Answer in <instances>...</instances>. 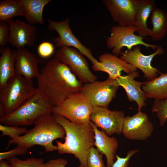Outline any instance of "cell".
<instances>
[{
	"instance_id": "6da1fadb",
	"label": "cell",
	"mask_w": 167,
	"mask_h": 167,
	"mask_svg": "<svg viewBox=\"0 0 167 167\" xmlns=\"http://www.w3.org/2000/svg\"><path fill=\"white\" fill-rule=\"evenodd\" d=\"M37 78V88L54 106L80 92L83 85L68 66L54 58L46 63Z\"/></svg>"
},
{
	"instance_id": "7a4b0ae2",
	"label": "cell",
	"mask_w": 167,
	"mask_h": 167,
	"mask_svg": "<svg viewBox=\"0 0 167 167\" xmlns=\"http://www.w3.org/2000/svg\"><path fill=\"white\" fill-rule=\"evenodd\" d=\"M56 122L64 129L65 141L56 140L58 153L74 155L79 161L77 167H87V157L90 148L94 146L95 134L89 123L79 125L74 123L61 115L52 113Z\"/></svg>"
},
{
	"instance_id": "3957f363",
	"label": "cell",
	"mask_w": 167,
	"mask_h": 167,
	"mask_svg": "<svg viewBox=\"0 0 167 167\" xmlns=\"http://www.w3.org/2000/svg\"><path fill=\"white\" fill-rule=\"evenodd\" d=\"M34 125V127L23 135L9 139L8 147L15 144L29 149L38 145L44 147L45 152L57 150V147L53 145V142L57 139H65V132L53 115L48 113L41 116Z\"/></svg>"
},
{
	"instance_id": "277c9868",
	"label": "cell",
	"mask_w": 167,
	"mask_h": 167,
	"mask_svg": "<svg viewBox=\"0 0 167 167\" xmlns=\"http://www.w3.org/2000/svg\"><path fill=\"white\" fill-rule=\"evenodd\" d=\"M37 88L36 93L16 109L0 118L1 124L9 126H29L34 125L41 116L52 113L54 105Z\"/></svg>"
},
{
	"instance_id": "5b68a950",
	"label": "cell",
	"mask_w": 167,
	"mask_h": 167,
	"mask_svg": "<svg viewBox=\"0 0 167 167\" xmlns=\"http://www.w3.org/2000/svg\"><path fill=\"white\" fill-rule=\"evenodd\" d=\"M31 79L16 75L0 89V101L4 106L6 115L14 111L35 94L37 91Z\"/></svg>"
},
{
	"instance_id": "8992f818",
	"label": "cell",
	"mask_w": 167,
	"mask_h": 167,
	"mask_svg": "<svg viewBox=\"0 0 167 167\" xmlns=\"http://www.w3.org/2000/svg\"><path fill=\"white\" fill-rule=\"evenodd\" d=\"M93 107L88 98L80 92L72 94L59 105H54L52 113L79 125L90 123Z\"/></svg>"
},
{
	"instance_id": "52a82bcc",
	"label": "cell",
	"mask_w": 167,
	"mask_h": 167,
	"mask_svg": "<svg viewBox=\"0 0 167 167\" xmlns=\"http://www.w3.org/2000/svg\"><path fill=\"white\" fill-rule=\"evenodd\" d=\"M136 30L135 26L117 25L113 26L110 30V35L106 39L107 47L111 49L113 54L117 56L120 55L123 47L130 49L135 46L142 45L147 49L151 48L155 50L157 48L158 45L147 44L143 41L144 38L135 34Z\"/></svg>"
},
{
	"instance_id": "ba28073f",
	"label": "cell",
	"mask_w": 167,
	"mask_h": 167,
	"mask_svg": "<svg viewBox=\"0 0 167 167\" xmlns=\"http://www.w3.org/2000/svg\"><path fill=\"white\" fill-rule=\"evenodd\" d=\"M78 50L66 46L58 48L54 58L67 65L73 73L83 83L97 80V77L90 70L88 63Z\"/></svg>"
},
{
	"instance_id": "9c48e42d",
	"label": "cell",
	"mask_w": 167,
	"mask_h": 167,
	"mask_svg": "<svg viewBox=\"0 0 167 167\" xmlns=\"http://www.w3.org/2000/svg\"><path fill=\"white\" fill-rule=\"evenodd\" d=\"M118 87L115 79L108 77L103 81L85 84L80 92L88 98L92 107L108 108L115 98Z\"/></svg>"
},
{
	"instance_id": "30bf717a",
	"label": "cell",
	"mask_w": 167,
	"mask_h": 167,
	"mask_svg": "<svg viewBox=\"0 0 167 167\" xmlns=\"http://www.w3.org/2000/svg\"><path fill=\"white\" fill-rule=\"evenodd\" d=\"M48 30L55 31L59 35L53 39L57 47H73L86 57L93 64L98 61L93 56L91 50L82 44L74 35L70 27L69 18L60 21L48 19Z\"/></svg>"
},
{
	"instance_id": "8fae6325",
	"label": "cell",
	"mask_w": 167,
	"mask_h": 167,
	"mask_svg": "<svg viewBox=\"0 0 167 167\" xmlns=\"http://www.w3.org/2000/svg\"><path fill=\"white\" fill-rule=\"evenodd\" d=\"M125 118L122 111H111L107 107H93L90 119L97 127L101 128L110 136L122 133Z\"/></svg>"
},
{
	"instance_id": "7c38bea8",
	"label": "cell",
	"mask_w": 167,
	"mask_h": 167,
	"mask_svg": "<svg viewBox=\"0 0 167 167\" xmlns=\"http://www.w3.org/2000/svg\"><path fill=\"white\" fill-rule=\"evenodd\" d=\"M141 0H104L113 20L122 26H134Z\"/></svg>"
},
{
	"instance_id": "4fadbf2b",
	"label": "cell",
	"mask_w": 167,
	"mask_h": 167,
	"mask_svg": "<svg viewBox=\"0 0 167 167\" xmlns=\"http://www.w3.org/2000/svg\"><path fill=\"white\" fill-rule=\"evenodd\" d=\"M133 48V49L122 51L120 55V58L140 70L148 80L156 77L160 72L156 68L152 66L151 62L155 56L163 54L164 50L162 47L158 45L154 52L148 55L142 54L138 45Z\"/></svg>"
},
{
	"instance_id": "5bb4252c",
	"label": "cell",
	"mask_w": 167,
	"mask_h": 167,
	"mask_svg": "<svg viewBox=\"0 0 167 167\" xmlns=\"http://www.w3.org/2000/svg\"><path fill=\"white\" fill-rule=\"evenodd\" d=\"M153 130L148 115L141 111L132 116L126 117L122 133L129 140H143L151 136Z\"/></svg>"
},
{
	"instance_id": "9a60e30c",
	"label": "cell",
	"mask_w": 167,
	"mask_h": 167,
	"mask_svg": "<svg viewBox=\"0 0 167 167\" xmlns=\"http://www.w3.org/2000/svg\"><path fill=\"white\" fill-rule=\"evenodd\" d=\"M10 28L9 43L16 49L24 47H32L36 37V28L33 25L20 19L8 23Z\"/></svg>"
},
{
	"instance_id": "2e32d148",
	"label": "cell",
	"mask_w": 167,
	"mask_h": 167,
	"mask_svg": "<svg viewBox=\"0 0 167 167\" xmlns=\"http://www.w3.org/2000/svg\"><path fill=\"white\" fill-rule=\"evenodd\" d=\"M98 60L97 62L93 64V70L106 72L109 75V78L112 79H115L121 75L122 71L128 74L137 71L136 67L113 54L104 53L99 56Z\"/></svg>"
},
{
	"instance_id": "e0dca14e",
	"label": "cell",
	"mask_w": 167,
	"mask_h": 167,
	"mask_svg": "<svg viewBox=\"0 0 167 167\" xmlns=\"http://www.w3.org/2000/svg\"><path fill=\"white\" fill-rule=\"evenodd\" d=\"M15 72L16 75L31 79L40 74L39 60L35 54L25 47L16 49Z\"/></svg>"
},
{
	"instance_id": "ac0fdd59",
	"label": "cell",
	"mask_w": 167,
	"mask_h": 167,
	"mask_svg": "<svg viewBox=\"0 0 167 167\" xmlns=\"http://www.w3.org/2000/svg\"><path fill=\"white\" fill-rule=\"evenodd\" d=\"M139 75V72L135 71L126 75H121L115 79L117 85L125 89L129 101H135L138 106V111H141L142 108L146 105L145 101L147 97L141 89L143 82L135 79Z\"/></svg>"
},
{
	"instance_id": "d6986e66",
	"label": "cell",
	"mask_w": 167,
	"mask_h": 167,
	"mask_svg": "<svg viewBox=\"0 0 167 167\" xmlns=\"http://www.w3.org/2000/svg\"><path fill=\"white\" fill-rule=\"evenodd\" d=\"M95 134L94 146L101 155H104L107 161L106 167H111L114 163L116 152L118 146V141L114 137L108 136L105 131L101 129L99 130L92 122Z\"/></svg>"
},
{
	"instance_id": "ffe728a7",
	"label": "cell",
	"mask_w": 167,
	"mask_h": 167,
	"mask_svg": "<svg viewBox=\"0 0 167 167\" xmlns=\"http://www.w3.org/2000/svg\"><path fill=\"white\" fill-rule=\"evenodd\" d=\"M16 53V50L8 46L2 49L0 57V89L11 78L16 75L15 66Z\"/></svg>"
},
{
	"instance_id": "44dd1931",
	"label": "cell",
	"mask_w": 167,
	"mask_h": 167,
	"mask_svg": "<svg viewBox=\"0 0 167 167\" xmlns=\"http://www.w3.org/2000/svg\"><path fill=\"white\" fill-rule=\"evenodd\" d=\"M23 12V16L30 24L43 25L44 21L42 16L45 6L51 0H20Z\"/></svg>"
},
{
	"instance_id": "7402d4cb",
	"label": "cell",
	"mask_w": 167,
	"mask_h": 167,
	"mask_svg": "<svg viewBox=\"0 0 167 167\" xmlns=\"http://www.w3.org/2000/svg\"><path fill=\"white\" fill-rule=\"evenodd\" d=\"M155 3L151 0H141L136 15L135 26L139 35L142 37L150 36L151 29L147 26V21L155 7Z\"/></svg>"
},
{
	"instance_id": "603a6c76",
	"label": "cell",
	"mask_w": 167,
	"mask_h": 167,
	"mask_svg": "<svg viewBox=\"0 0 167 167\" xmlns=\"http://www.w3.org/2000/svg\"><path fill=\"white\" fill-rule=\"evenodd\" d=\"M157 77L143 82V91L147 98L162 99L167 98V73H160Z\"/></svg>"
},
{
	"instance_id": "cb8c5ba5",
	"label": "cell",
	"mask_w": 167,
	"mask_h": 167,
	"mask_svg": "<svg viewBox=\"0 0 167 167\" xmlns=\"http://www.w3.org/2000/svg\"><path fill=\"white\" fill-rule=\"evenodd\" d=\"M152 25L150 37L153 41L162 39L167 32V13L156 6L150 15Z\"/></svg>"
},
{
	"instance_id": "d4e9b609",
	"label": "cell",
	"mask_w": 167,
	"mask_h": 167,
	"mask_svg": "<svg viewBox=\"0 0 167 167\" xmlns=\"http://www.w3.org/2000/svg\"><path fill=\"white\" fill-rule=\"evenodd\" d=\"M20 0H3L0 2V21L9 22L16 16H23Z\"/></svg>"
},
{
	"instance_id": "484cf974",
	"label": "cell",
	"mask_w": 167,
	"mask_h": 167,
	"mask_svg": "<svg viewBox=\"0 0 167 167\" xmlns=\"http://www.w3.org/2000/svg\"><path fill=\"white\" fill-rule=\"evenodd\" d=\"M7 160L11 167H43L44 164L43 159L35 157L22 160L15 156Z\"/></svg>"
},
{
	"instance_id": "4316f807",
	"label": "cell",
	"mask_w": 167,
	"mask_h": 167,
	"mask_svg": "<svg viewBox=\"0 0 167 167\" xmlns=\"http://www.w3.org/2000/svg\"><path fill=\"white\" fill-rule=\"evenodd\" d=\"M152 111V112L156 113L160 126H163L167 119V98L155 99Z\"/></svg>"
},
{
	"instance_id": "83f0119b",
	"label": "cell",
	"mask_w": 167,
	"mask_h": 167,
	"mask_svg": "<svg viewBox=\"0 0 167 167\" xmlns=\"http://www.w3.org/2000/svg\"><path fill=\"white\" fill-rule=\"evenodd\" d=\"M87 167H105L102 156L93 147L89 150L87 157Z\"/></svg>"
},
{
	"instance_id": "f1b7e54d",
	"label": "cell",
	"mask_w": 167,
	"mask_h": 167,
	"mask_svg": "<svg viewBox=\"0 0 167 167\" xmlns=\"http://www.w3.org/2000/svg\"><path fill=\"white\" fill-rule=\"evenodd\" d=\"M0 130L2 132L1 136H8L11 139L21 136L25 134L28 130L26 127L17 126H9L0 124Z\"/></svg>"
},
{
	"instance_id": "f546056e",
	"label": "cell",
	"mask_w": 167,
	"mask_h": 167,
	"mask_svg": "<svg viewBox=\"0 0 167 167\" xmlns=\"http://www.w3.org/2000/svg\"><path fill=\"white\" fill-rule=\"evenodd\" d=\"M29 149L22 146H17L13 149L6 152L0 153V161L16 156L19 155H24L27 152Z\"/></svg>"
},
{
	"instance_id": "4dcf8cb0",
	"label": "cell",
	"mask_w": 167,
	"mask_h": 167,
	"mask_svg": "<svg viewBox=\"0 0 167 167\" xmlns=\"http://www.w3.org/2000/svg\"><path fill=\"white\" fill-rule=\"evenodd\" d=\"M54 47L53 44L49 42H43L39 45L37 52L41 58H46L51 56L54 53Z\"/></svg>"
},
{
	"instance_id": "1f68e13d",
	"label": "cell",
	"mask_w": 167,
	"mask_h": 167,
	"mask_svg": "<svg viewBox=\"0 0 167 167\" xmlns=\"http://www.w3.org/2000/svg\"><path fill=\"white\" fill-rule=\"evenodd\" d=\"M10 36V28L8 23L0 21V45L5 47L9 43Z\"/></svg>"
},
{
	"instance_id": "d6a6232c",
	"label": "cell",
	"mask_w": 167,
	"mask_h": 167,
	"mask_svg": "<svg viewBox=\"0 0 167 167\" xmlns=\"http://www.w3.org/2000/svg\"><path fill=\"white\" fill-rule=\"evenodd\" d=\"M139 151V149L130 150L126 157H121L116 154V160L111 167H129V160L131 156Z\"/></svg>"
},
{
	"instance_id": "836d02e7",
	"label": "cell",
	"mask_w": 167,
	"mask_h": 167,
	"mask_svg": "<svg viewBox=\"0 0 167 167\" xmlns=\"http://www.w3.org/2000/svg\"><path fill=\"white\" fill-rule=\"evenodd\" d=\"M68 163L67 160L65 159L59 158L44 163L43 167H66Z\"/></svg>"
},
{
	"instance_id": "e575fe53",
	"label": "cell",
	"mask_w": 167,
	"mask_h": 167,
	"mask_svg": "<svg viewBox=\"0 0 167 167\" xmlns=\"http://www.w3.org/2000/svg\"><path fill=\"white\" fill-rule=\"evenodd\" d=\"M6 115V111L5 108L3 105L0 102V118L3 117Z\"/></svg>"
},
{
	"instance_id": "d590c367",
	"label": "cell",
	"mask_w": 167,
	"mask_h": 167,
	"mask_svg": "<svg viewBox=\"0 0 167 167\" xmlns=\"http://www.w3.org/2000/svg\"><path fill=\"white\" fill-rule=\"evenodd\" d=\"M0 167H11L9 164L4 160L0 161Z\"/></svg>"
}]
</instances>
